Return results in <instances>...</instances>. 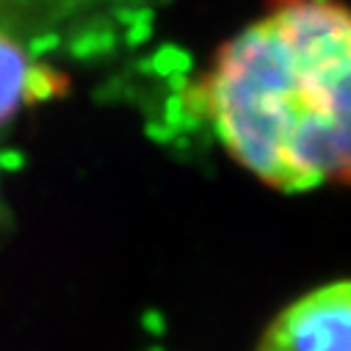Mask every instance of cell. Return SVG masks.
Segmentation results:
<instances>
[{
	"label": "cell",
	"instance_id": "5b68a950",
	"mask_svg": "<svg viewBox=\"0 0 351 351\" xmlns=\"http://www.w3.org/2000/svg\"><path fill=\"white\" fill-rule=\"evenodd\" d=\"M191 66V56L178 47V45H166L160 47L152 58H149V69L160 77H169V75H180V72H189Z\"/></svg>",
	"mask_w": 351,
	"mask_h": 351
},
{
	"label": "cell",
	"instance_id": "8992f818",
	"mask_svg": "<svg viewBox=\"0 0 351 351\" xmlns=\"http://www.w3.org/2000/svg\"><path fill=\"white\" fill-rule=\"evenodd\" d=\"M141 326H144V332H149V335H155V337L166 335V329H169L166 315H163L160 310H147V313L141 315Z\"/></svg>",
	"mask_w": 351,
	"mask_h": 351
},
{
	"label": "cell",
	"instance_id": "9c48e42d",
	"mask_svg": "<svg viewBox=\"0 0 351 351\" xmlns=\"http://www.w3.org/2000/svg\"><path fill=\"white\" fill-rule=\"evenodd\" d=\"M56 47H58V36H39V39L31 42V53L36 58H47Z\"/></svg>",
	"mask_w": 351,
	"mask_h": 351
},
{
	"label": "cell",
	"instance_id": "6da1fadb",
	"mask_svg": "<svg viewBox=\"0 0 351 351\" xmlns=\"http://www.w3.org/2000/svg\"><path fill=\"white\" fill-rule=\"evenodd\" d=\"M180 100L266 186L288 194L351 186V9L269 0Z\"/></svg>",
	"mask_w": 351,
	"mask_h": 351
},
{
	"label": "cell",
	"instance_id": "ba28073f",
	"mask_svg": "<svg viewBox=\"0 0 351 351\" xmlns=\"http://www.w3.org/2000/svg\"><path fill=\"white\" fill-rule=\"evenodd\" d=\"M149 20L152 17H147V20H138V23H133L130 28H128V45H141V42H147L149 39Z\"/></svg>",
	"mask_w": 351,
	"mask_h": 351
},
{
	"label": "cell",
	"instance_id": "277c9868",
	"mask_svg": "<svg viewBox=\"0 0 351 351\" xmlns=\"http://www.w3.org/2000/svg\"><path fill=\"white\" fill-rule=\"evenodd\" d=\"M66 86H69V80L64 72H58L56 66H50L45 61H34L28 80H25V106H39L53 97H61L66 92Z\"/></svg>",
	"mask_w": 351,
	"mask_h": 351
},
{
	"label": "cell",
	"instance_id": "7a4b0ae2",
	"mask_svg": "<svg viewBox=\"0 0 351 351\" xmlns=\"http://www.w3.org/2000/svg\"><path fill=\"white\" fill-rule=\"evenodd\" d=\"M257 351H351V280L321 285L291 302Z\"/></svg>",
	"mask_w": 351,
	"mask_h": 351
},
{
	"label": "cell",
	"instance_id": "30bf717a",
	"mask_svg": "<svg viewBox=\"0 0 351 351\" xmlns=\"http://www.w3.org/2000/svg\"><path fill=\"white\" fill-rule=\"evenodd\" d=\"M106 47H111V36H108L106 42H100L97 36H89L86 42L75 45V53H77V56H86V53H100V50H106Z\"/></svg>",
	"mask_w": 351,
	"mask_h": 351
},
{
	"label": "cell",
	"instance_id": "3957f363",
	"mask_svg": "<svg viewBox=\"0 0 351 351\" xmlns=\"http://www.w3.org/2000/svg\"><path fill=\"white\" fill-rule=\"evenodd\" d=\"M31 64L25 50L0 31V125L9 122L25 106V80Z\"/></svg>",
	"mask_w": 351,
	"mask_h": 351
},
{
	"label": "cell",
	"instance_id": "8fae6325",
	"mask_svg": "<svg viewBox=\"0 0 351 351\" xmlns=\"http://www.w3.org/2000/svg\"><path fill=\"white\" fill-rule=\"evenodd\" d=\"M149 351H163V348H160V346H155V348H149Z\"/></svg>",
	"mask_w": 351,
	"mask_h": 351
},
{
	"label": "cell",
	"instance_id": "52a82bcc",
	"mask_svg": "<svg viewBox=\"0 0 351 351\" xmlns=\"http://www.w3.org/2000/svg\"><path fill=\"white\" fill-rule=\"evenodd\" d=\"M25 166V155L20 149H3L0 152V169L3 171H20Z\"/></svg>",
	"mask_w": 351,
	"mask_h": 351
}]
</instances>
